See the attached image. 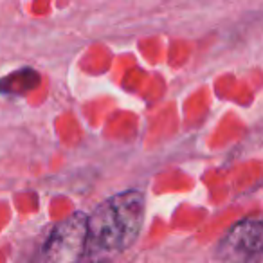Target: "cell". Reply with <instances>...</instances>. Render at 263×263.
Segmentation results:
<instances>
[{
    "label": "cell",
    "mask_w": 263,
    "mask_h": 263,
    "mask_svg": "<svg viewBox=\"0 0 263 263\" xmlns=\"http://www.w3.org/2000/svg\"><path fill=\"white\" fill-rule=\"evenodd\" d=\"M144 222V195L126 190L106 198L87 220V252L94 263L114 259L136 243Z\"/></svg>",
    "instance_id": "obj_1"
},
{
    "label": "cell",
    "mask_w": 263,
    "mask_h": 263,
    "mask_svg": "<svg viewBox=\"0 0 263 263\" xmlns=\"http://www.w3.org/2000/svg\"><path fill=\"white\" fill-rule=\"evenodd\" d=\"M87 220L85 213H74L56 223L44 245L40 263H80L87 252Z\"/></svg>",
    "instance_id": "obj_2"
},
{
    "label": "cell",
    "mask_w": 263,
    "mask_h": 263,
    "mask_svg": "<svg viewBox=\"0 0 263 263\" xmlns=\"http://www.w3.org/2000/svg\"><path fill=\"white\" fill-rule=\"evenodd\" d=\"M263 247V226L259 218L234 223L216 245L218 263H258Z\"/></svg>",
    "instance_id": "obj_3"
}]
</instances>
